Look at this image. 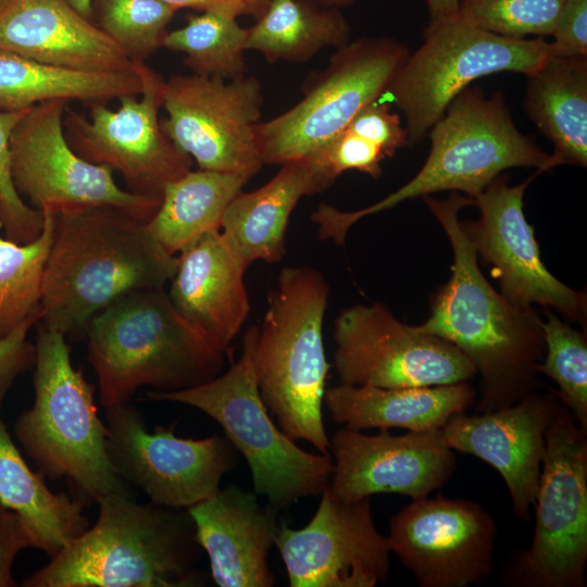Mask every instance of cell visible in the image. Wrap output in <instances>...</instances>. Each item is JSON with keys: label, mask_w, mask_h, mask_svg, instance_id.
Returning <instances> with one entry per match:
<instances>
[{"label": "cell", "mask_w": 587, "mask_h": 587, "mask_svg": "<svg viewBox=\"0 0 587 587\" xmlns=\"http://www.w3.org/2000/svg\"><path fill=\"white\" fill-rule=\"evenodd\" d=\"M424 201L449 238L453 264L430 316L415 328L449 341L472 362L480 376L476 413L512 405L537 387V365L545 354L541 321L498 294L480 272L465 223L458 217L474 200L453 192Z\"/></svg>", "instance_id": "cell-1"}, {"label": "cell", "mask_w": 587, "mask_h": 587, "mask_svg": "<svg viewBox=\"0 0 587 587\" xmlns=\"http://www.w3.org/2000/svg\"><path fill=\"white\" fill-rule=\"evenodd\" d=\"M141 215L116 205L54 213L41 288V325L85 334L90 320L118 298L164 288L177 257L155 239Z\"/></svg>", "instance_id": "cell-2"}, {"label": "cell", "mask_w": 587, "mask_h": 587, "mask_svg": "<svg viewBox=\"0 0 587 587\" xmlns=\"http://www.w3.org/2000/svg\"><path fill=\"white\" fill-rule=\"evenodd\" d=\"M97 521L24 587H200V545L186 509L139 503L128 488L99 498Z\"/></svg>", "instance_id": "cell-3"}, {"label": "cell", "mask_w": 587, "mask_h": 587, "mask_svg": "<svg viewBox=\"0 0 587 587\" xmlns=\"http://www.w3.org/2000/svg\"><path fill=\"white\" fill-rule=\"evenodd\" d=\"M85 335L104 409L129 402L140 387L175 391L207 383L221 374L228 351L189 322L164 288L118 298Z\"/></svg>", "instance_id": "cell-4"}, {"label": "cell", "mask_w": 587, "mask_h": 587, "mask_svg": "<svg viewBox=\"0 0 587 587\" xmlns=\"http://www.w3.org/2000/svg\"><path fill=\"white\" fill-rule=\"evenodd\" d=\"M428 134L430 150L424 165L389 196L349 212L320 204L311 215L319 237L341 245L357 221L402 201L445 190L474 199L508 168L533 167L542 173L557 166L551 154L519 130L499 91L487 97L478 87L464 89Z\"/></svg>", "instance_id": "cell-5"}, {"label": "cell", "mask_w": 587, "mask_h": 587, "mask_svg": "<svg viewBox=\"0 0 587 587\" xmlns=\"http://www.w3.org/2000/svg\"><path fill=\"white\" fill-rule=\"evenodd\" d=\"M329 288L310 266L282 270L257 330L253 364L260 395L282 430L330 455L322 404L329 364L323 322Z\"/></svg>", "instance_id": "cell-6"}, {"label": "cell", "mask_w": 587, "mask_h": 587, "mask_svg": "<svg viewBox=\"0 0 587 587\" xmlns=\"http://www.w3.org/2000/svg\"><path fill=\"white\" fill-rule=\"evenodd\" d=\"M35 349L34 403L14 424L22 448L46 477L66 478L84 503L126 489L108 457L95 386L73 366L65 335L40 325Z\"/></svg>", "instance_id": "cell-7"}, {"label": "cell", "mask_w": 587, "mask_h": 587, "mask_svg": "<svg viewBox=\"0 0 587 587\" xmlns=\"http://www.w3.org/2000/svg\"><path fill=\"white\" fill-rule=\"evenodd\" d=\"M257 330L255 326L247 329L241 353L226 372L191 388L151 390L146 396L190 405L216 421L247 461L254 492L279 510L321 495L329 484L333 460L301 449L268 414L253 364Z\"/></svg>", "instance_id": "cell-8"}, {"label": "cell", "mask_w": 587, "mask_h": 587, "mask_svg": "<svg viewBox=\"0 0 587 587\" xmlns=\"http://www.w3.org/2000/svg\"><path fill=\"white\" fill-rule=\"evenodd\" d=\"M548 57L545 38L504 37L457 13L429 21L422 45L408 54L386 92L404 116L409 146L416 145L471 83L502 72L527 76Z\"/></svg>", "instance_id": "cell-9"}, {"label": "cell", "mask_w": 587, "mask_h": 587, "mask_svg": "<svg viewBox=\"0 0 587 587\" xmlns=\"http://www.w3.org/2000/svg\"><path fill=\"white\" fill-rule=\"evenodd\" d=\"M535 527L529 547L509 566L517 587H585L587 429L559 400L545 433Z\"/></svg>", "instance_id": "cell-10"}, {"label": "cell", "mask_w": 587, "mask_h": 587, "mask_svg": "<svg viewBox=\"0 0 587 587\" xmlns=\"http://www.w3.org/2000/svg\"><path fill=\"white\" fill-rule=\"evenodd\" d=\"M408 54L390 37H363L337 49L323 71L310 73L297 104L257 125L263 164L282 165L320 150L386 92Z\"/></svg>", "instance_id": "cell-11"}, {"label": "cell", "mask_w": 587, "mask_h": 587, "mask_svg": "<svg viewBox=\"0 0 587 587\" xmlns=\"http://www.w3.org/2000/svg\"><path fill=\"white\" fill-rule=\"evenodd\" d=\"M134 68L142 84L139 95L120 97L116 110L92 103L88 116L67 108L64 134L83 159L120 173L128 191L161 200L170 183L191 171L192 159L161 128L165 79L146 61H134Z\"/></svg>", "instance_id": "cell-12"}, {"label": "cell", "mask_w": 587, "mask_h": 587, "mask_svg": "<svg viewBox=\"0 0 587 587\" xmlns=\"http://www.w3.org/2000/svg\"><path fill=\"white\" fill-rule=\"evenodd\" d=\"M104 410L107 452L114 472L157 504L187 509L210 498L237 463L238 451L225 435L183 438L173 425L150 433L129 402Z\"/></svg>", "instance_id": "cell-13"}, {"label": "cell", "mask_w": 587, "mask_h": 587, "mask_svg": "<svg viewBox=\"0 0 587 587\" xmlns=\"http://www.w3.org/2000/svg\"><path fill=\"white\" fill-rule=\"evenodd\" d=\"M262 103L254 76L174 75L164 84L161 128L199 170L250 179L263 165L255 133Z\"/></svg>", "instance_id": "cell-14"}, {"label": "cell", "mask_w": 587, "mask_h": 587, "mask_svg": "<svg viewBox=\"0 0 587 587\" xmlns=\"http://www.w3.org/2000/svg\"><path fill=\"white\" fill-rule=\"evenodd\" d=\"M340 384L408 388L469 382L472 362L452 344L399 322L380 303L355 304L334 322Z\"/></svg>", "instance_id": "cell-15"}, {"label": "cell", "mask_w": 587, "mask_h": 587, "mask_svg": "<svg viewBox=\"0 0 587 587\" xmlns=\"http://www.w3.org/2000/svg\"><path fill=\"white\" fill-rule=\"evenodd\" d=\"M68 101L57 99L30 108L14 127L11 168L16 190L42 212L76 207L116 205L148 221L161 200L121 188L113 171L78 155L66 140Z\"/></svg>", "instance_id": "cell-16"}, {"label": "cell", "mask_w": 587, "mask_h": 587, "mask_svg": "<svg viewBox=\"0 0 587 587\" xmlns=\"http://www.w3.org/2000/svg\"><path fill=\"white\" fill-rule=\"evenodd\" d=\"M497 532L479 503L427 496L390 519L387 541L419 586L466 587L492 573Z\"/></svg>", "instance_id": "cell-17"}, {"label": "cell", "mask_w": 587, "mask_h": 587, "mask_svg": "<svg viewBox=\"0 0 587 587\" xmlns=\"http://www.w3.org/2000/svg\"><path fill=\"white\" fill-rule=\"evenodd\" d=\"M291 587H375L390 570L387 536L375 526L370 498L342 501L327 487L302 528L282 523L275 544Z\"/></svg>", "instance_id": "cell-18"}, {"label": "cell", "mask_w": 587, "mask_h": 587, "mask_svg": "<svg viewBox=\"0 0 587 587\" xmlns=\"http://www.w3.org/2000/svg\"><path fill=\"white\" fill-rule=\"evenodd\" d=\"M539 172L523 183L508 184L497 176L473 200L479 218L465 224L476 253L492 266L502 296L513 305L530 309L540 304L564 316L580 320L585 313L583 295L553 276L540 258L534 229L523 211L524 192Z\"/></svg>", "instance_id": "cell-19"}, {"label": "cell", "mask_w": 587, "mask_h": 587, "mask_svg": "<svg viewBox=\"0 0 587 587\" xmlns=\"http://www.w3.org/2000/svg\"><path fill=\"white\" fill-rule=\"evenodd\" d=\"M329 453L333 473L327 489L342 501L377 494L427 497L451 478L457 463L441 429L394 436L342 427L329 440Z\"/></svg>", "instance_id": "cell-20"}, {"label": "cell", "mask_w": 587, "mask_h": 587, "mask_svg": "<svg viewBox=\"0 0 587 587\" xmlns=\"http://www.w3.org/2000/svg\"><path fill=\"white\" fill-rule=\"evenodd\" d=\"M559 402L555 394L534 391L495 411L452 416L442 427L446 444L490 464L503 478L512 510L529 520L538 490L545 433Z\"/></svg>", "instance_id": "cell-21"}, {"label": "cell", "mask_w": 587, "mask_h": 587, "mask_svg": "<svg viewBox=\"0 0 587 587\" xmlns=\"http://www.w3.org/2000/svg\"><path fill=\"white\" fill-rule=\"evenodd\" d=\"M0 51L73 71H135L128 54L67 0H11L1 7Z\"/></svg>", "instance_id": "cell-22"}, {"label": "cell", "mask_w": 587, "mask_h": 587, "mask_svg": "<svg viewBox=\"0 0 587 587\" xmlns=\"http://www.w3.org/2000/svg\"><path fill=\"white\" fill-rule=\"evenodd\" d=\"M220 587H271L268 553L280 528L278 509L236 485L186 509Z\"/></svg>", "instance_id": "cell-23"}, {"label": "cell", "mask_w": 587, "mask_h": 587, "mask_svg": "<svg viewBox=\"0 0 587 587\" xmlns=\"http://www.w3.org/2000/svg\"><path fill=\"white\" fill-rule=\"evenodd\" d=\"M246 268L215 229L179 252L170 280L175 308L226 350L250 312Z\"/></svg>", "instance_id": "cell-24"}, {"label": "cell", "mask_w": 587, "mask_h": 587, "mask_svg": "<svg viewBox=\"0 0 587 587\" xmlns=\"http://www.w3.org/2000/svg\"><path fill=\"white\" fill-rule=\"evenodd\" d=\"M332 184L308 158L283 163L265 185L240 191L230 201L220 230L246 267L255 261L278 262L286 252L289 217L300 199Z\"/></svg>", "instance_id": "cell-25"}, {"label": "cell", "mask_w": 587, "mask_h": 587, "mask_svg": "<svg viewBox=\"0 0 587 587\" xmlns=\"http://www.w3.org/2000/svg\"><path fill=\"white\" fill-rule=\"evenodd\" d=\"M476 400L469 382L408 388H380L340 384L325 389L332 420L346 428L363 430L404 428L409 432L441 429Z\"/></svg>", "instance_id": "cell-26"}, {"label": "cell", "mask_w": 587, "mask_h": 587, "mask_svg": "<svg viewBox=\"0 0 587 587\" xmlns=\"http://www.w3.org/2000/svg\"><path fill=\"white\" fill-rule=\"evenodd\" d=\"M45 478L27 465L0 415V505L21 517L33 548L53 558L90 522L79 498L51 491Z\"/></svg>", "instance_id": "cell-27"}, {"label": "cell", "mask_w": 587, "mask_h": 587, "mask_svg": "<svg viewBox=\"0 0 587 587\" xmlns=\"http://www.w3.org/2000/svg\"><path fill=\"white\" fill-rule=\"evenodd\" d=\"M523 107L557 166L587 165V57H548L527 75Z\"/></svg>", "instance_id": "cell-28"}, {"label": "cell", "mask_w": 587, "mask_h": 587, "mask_svg": "<svg viewBox=\"0 0 587 587\" xmlns=\"http://www.w3.org/2000/svg\"><path fill=\"white\" fill-rule=\"evenodd\" d=\"M141 79L130 73H92L54 67L0 51V111L30 109L62 99L88 105L139 95Z\"/></svg>", "instance_id": "cell-29"}, {"label": "cell", "mask_w": 587, "mask_h": 587, "mask_svg": "<svg viewBox=\"0 0 587 587\" xmlns=\"http://www.w3.org/2000/svg\"><path fill=\"white\" fill-rule=\"evenodd\" d=\"M248 180L238 174L189 171L165 187L148 228L175 255L205 233L221 228L228 204Z\"/></svg>", "instance_id": "cell-30"}, {"label": "cell", "mask_w": 587, "mask_h": 587, "mask_svg": "<svg viewBox=\"0 0 587 587\" xmlns=\"http://www.w3.org/2000/svg\"><path fill=\"white\" fill-rule=\"evenodd\" d=\"M350 25L339 9L313 0H272L248 28L246 50L274 63L305 62L327 47L349 43Z\"/></svg>", "instance_id": "cell-31"}, {"label": "cell", "mask_w": 587, "mask_h": 587, "mask_svg": "<svg viewBox=\"0 0 587 587\" xmlns=\"http://www.w3.org/2000/svg\"><path fill=\"white\" fill-rule=\"evenodd\" d=\"M409 146L399 114L376 101L363 108L333 139L308 157L332 182L354 170L373 178L382 175V162Z\"/></svg>", "instance_id": "cell-32"}, {"label": "cell", "mask_w": 587, "mask_h": 587, "mask_svg": "<svg viewBox=\"0 0 587 587\" xmlns=\"http://www.w3.org/2000/svg\"><path fill=\"white\" fill-rule=\"evenodd\" d=\"M236 16L216 11L190 15L185 26L167 32L163 48L183 53L193 74L225 79L245 76L248 28Z\"/></svg>", "instance_id": "cell-33"}, {"label": "cell", "mask_w": 587, "mask_h": 587, "mask_svg": "<svg viewBox=\"0 0 587 587\" xmlns=\"http://www.w3.org/2000/svg\"><path fill=\"white\" fill-rule=\"evenodd\" d=\"M40 235L27 243L0 237V338L41 312L45 264L53 237L54 211L43 209Z\"/></svg>", "instance_id": "cell-34"}, {"label": "cell", "mask_w": 587, "mask_h": 587, "mask_svg": "<svg viewBox=\"0 0 587 587\" xmlns=\"http://www.w3.org/2000/svg\"><path fill=\"white\" fill-rule=\"evenodd\" d=\"M541 321L545 354L537 372L550 377L559 387L558 399L569 409L577 424L587 429V342L580 332L553 313Z\"/></svg>", "instance_id": "cell-35"}, {"label": "cell", "mask_w": 587, "mask_h": 587, "mask_svg": "<svg viewBox=\"0 0 587 587\" xmlns=\"http://www.w3.org/2000/svg\"><path fill=\"white\" fill-rule=\"evenodd\" d=\"M98 26L133 61H146L160 48L176 10L159 0H98Z\"/></svg>", "instance_id": "cell-36"}, {"label": "cell", "mask_w": 587, "mask_h": 587, "mask_svg": "<svg viewBox=\"0 0 587 587\" xmlns=\"http://www.w3.org/2000/svg\"><path fill=\"white\" fill-rule=\"evenodd\" d=\"M564 0H458L470 23L509 38H546Z\"/></svg>", "instance_id": "cell-37"}, {"label": "cell", "mask_w": 587, "mask_h": 587, "mask_svg": "<svg viewBox=\"0 0 587 587\" xmlns=\"http://www.w3.org/2000/svg\"><path fill=\"white\" fill-rule=\"evenodd\" d=\"M28 110L0 111V230L18 243L35 240L43 227V213L21 197L12 177L10 139Z\"/></svg>", "instance_id": "cell-38"}, {"label": "cell", "mask_w": 587, "mask_h": 587, "mask_svg": "<svg viewBox=\"0 0 587 587\" xmlns=\"http://www.w3.org/2000/svg\"><path fill=\"white\" fill-rule=\"evenodd\" d=\"M549 57H587V0H564L557 16Z\"/></svg>", "instance_id": "cell-39"}, {"label": "cell", "mask_w": 587, "mask_h": 587, "mask_svg": "<svg viewBox=\"0 0 587 587\" xmlns=\"http://www.w3.org/2000/svg\"><path fill=\"white\" fill-rule=\"evenodd\" d=\"M40 319L41 312L36 313L0 338V407L14 380L34 366L36 349L27 340V334Z\"/></svg>", "instance_id": "cell-40"}, {"label": "cell", "mask_w": 587, "mask_h": 587, "mask_svg": "<svg viewBox=\"0 0 587 587\" xmlns=\"http://www.w3.org/2000/svg\"><path fill=\"white\" fill-rule=\"evenodd\" d=\"M33 548L32 538L21 517L0 505V587H14L12 567L20 551Z\"/></svg>", "instance_id": "cell-41"}, {"label": "cell", "mask_w": 587, "mask_h": 587, "mask_svg": "<svg viewBox=\"0 0 587 587\" xmlns=\"http://www.w3.org/2000/svg\"><path fill=\"white\" fill-rule=\"evenodd\" d=\"M175 9H193L200 12L216 11L233 16L245 14L242 4L238 0H159Z\"/></svg>", "instance_id": "cell-42"}, {"label": "cell", "mask_w": 587, "mask_h": 587, "mask_svg": "<svg viewBox=\"0 0 587 587\" xmlns=\"http://www.w3.org/2000/svg\"><path fill=\"white\" fill-rule=\"evenodd\" d=\"M429 21L448 17L458 13V0H425Z\"/></svg>", "instance_id": "cell-43"}, {"label": "cell", "mask_w": 587, "mask_h": 587, "mask_svg": "<svg viewBox=\"0 0 587 587\" xmlns=\"http://www.w3.org/2000/svg\"><path fill=\"white\" fill-rule=\"evenodd\" d=\"M245 10V14L259 17L272 0H238Z\"/></svg>", "instance_id": "cell-44"}, {"label": "cell", "mask_w": 587, "mask_h": 587, "mask_svg": "<svg viewBox=\"0 0 587 587\" xmlns=\"http://www.w3.org/2000/svg\"><path fill=\"white\" fill-rule=\"evenodd\" d=\"M72 7L83 16L89 18L93 8V0H67Z\"/></svg>", "instance_id": "cell-45"}, {"label": "cell", "mask_w": 587, "mask_h": 587, "mask_svg": "<svg viewBox=\"0 0 587 587\" xmlns=\"http://www.w3.org/2000/svg\"><path fill=\"white\" fill-rule=\"evenodd\" d=\"M322 7L340 9L352 4L355 0H319Z\"/></svg>", "instance_id": "cell-46"}, {"label": "cell", "mask_w": 587, "mask_h": 587, "mask_svg": "<svg viewBox=\"0 0 587 587\" xmlns=\"http://www.w3.org/2000/svg\"><path fill=\"white\" fill-rule=\"evenodd\" d=\"M11 0H0V8L7 4Z\"/></svg>", "instance_id": "cell-47"}]
</instances>
